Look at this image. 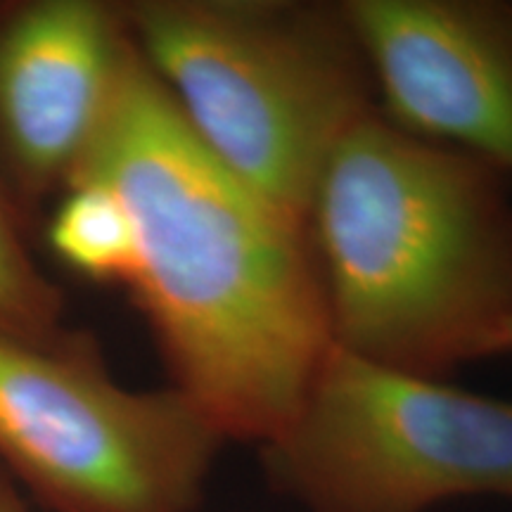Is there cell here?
<instances>
[{
	"mask_svg": "<svg viewBox=\"0 0 512 512\" xmlns=\"http://www.w3.org/2000/svg\"><path fill=\"white\" fill-rule=\"evenodd\" d=\"M128 50L119 3H0V176L24 216L79 174Z\"/></svg>",
	"mask_w": 512,
	"mask_h": 512,
	"instance_id": "cell-7",
	"label": "cell"
},
{
	"mask_svg": "<svg viewBox=\"0 0 512 512\" xmlns=\"http://www.w3.org/2000/svg\"><path fill=\"white\" fill-rule=\"evenodd\" d=\"M342 12L389 124L512 178V5L349 0Z\"/></svg>",
	"mask_w": 512,
	"mask_h": 512,
	"instance_id": "cell-6",
	"label": "cell"
},
{
	"mask_svg": "<svg viewBox=\"0 0 512 512\" xmlns=\"http://www.w3.org/2000/svg\"><path fill=\"white\" fill-rule=\"evenodd\" d=\"M223 444L174 387L114 382L88 332L0 337V470L48 512H195Z\"/></svg>",
	"mask_w": 512,
	"mask_h": 512,
	"instance_id": "cell-5",
	"label": "cell"
},
{
	"mask_svg": "<svg viewBox=\"0 0 512 512\" xmlns=\"http://www.w3.org/2000/svg\"><path fill=\"white\" fill-rule=\"evenodd\" d=\"M55 254L72 271L98 283H131L136 230L126 204L110 185L81 178L60 195L48 228Z\"/></svg>",
	"mask_w": 512,
	"mask_h": 512,
	"instance_id": "cell-8",
	"label": "cell"
},
{
	"mask_svg": "<svg viewBox=\"0 0 512 512\" xmlns=\"http://www.w3.org/2000/svg\"><path fill=\"white\" fill-rule=\"evenodd\" d=\"M24 214L0 176V337L53 344L72 332L64 325L60 287L38 268L24 240Z\"/></svg>",
	"mask_w": 512,
	"mask_h": 512,
	"instance_id": "cell-9",
	"label": "cell"
},
{
	"mask_svg": "<svg viewBox=\"0 0 512 512\" xmlns=\"http://www.w3.org/2000/svg\"><path fill=\"white\" fill-rule=\"evenodd\" d=\"M81 178L110 185L131 214L128 290L171 387L226 441L278 437L332 347L304 223L211 155L133 41Z\"/></svg>",
	"mask_w": 512,
	"mask_h": 512,
	"instance_id": "cell-1",
	"label": "cell"
},
{
	"mask_svg": "<svg viewBox=\"0 0 512 512\" xmlns=\"http://www.w3.org/2000/svg\"><path fill=\"white\" fill-rule=\"evenodd\" d=\"M126 29L200 143L304 223L325 159L375 112L342 5L128 0Z\"/></svg>",
	"mask_w": 512,
	"mask_h": 512,
	"instance_id": "cell-3",
	"label": "cell"
},
{
	"mask_svg": "<svg viewBox=\"0 0 512 512\" xmlns=\"http://www.w3.org/2000/svg\"><path fill=\"white\" fill-rule=\"evenodd\" d=\"M261 448L268 484L304 512H430L512 503V401L330 347L297 413Z\"/></svg>",
	"mask_w": 512,
	"mask_h": 512,
	"instance_id": "cell-4",
	"label": "cell"
},
{
	"mask_svg": "<svg viewBox=\"0 0 512 512\" xmlns=\"http://www.w3.org/2000/svg\"><path fill=\"white\" fill-rule=\"evenodd\" d=\"M496 354H512V323L496 337L494 347H491V356Z\"/></svg>",
	"mask_w": 512,
	"mask_h": 512,
	"instance_id": "cell-11",
	"label": "cell"
},
{
	"mask_svg": "<svg viewBox=\"0 0 512 512\" xmlns=\"http://www.w3.org/2000/svg\"><path fill=\"white\" fill-rule=\"evenodd\" d=\"M306 230L332 347L441 380L512 323V178L377 110L325 159Z\"/></svg>",
	"mask_w": 512,
	"mask_h": 512,
	"instance_id": "cell-2",
	"label": "cell"
},
{
	"mask_svg": "<svg viewBox=\"0 0 512 512\" xmlns=\"http://www.w3.org/2000/svg\"><path fill=\"white\" fill-rule=\"evenodd\" d=\"M0 512H36L24 503L15 482L3 470H0Z\"/></svg>",
	"mask_w": 512,
	"mask_h": 512,
	"instance_id": "cell-10",
	"label": "cell"
}]
</instances>
